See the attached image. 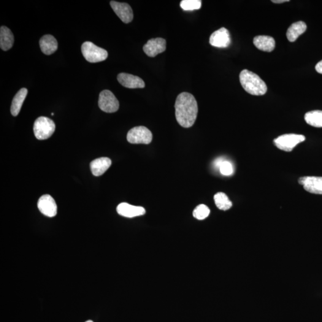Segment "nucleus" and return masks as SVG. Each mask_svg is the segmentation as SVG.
Listing matches in <instances>:
<instances>
[{"label": "nucleus", "instance_id": "1", "mask_svg": "<svg viewBox=\"0 0 322 322\" xmlns=\"http://www.w3.org/2000/svg\"><path fill=\"white\" fill-rule=\"evenodd\" d=\"M175 117L178 123L184 128H190L196 120L198 107L192 94L183 92L177 97L175 104Z\"/></svg>", "mask_w": 322, "mask_h": 322}, {"label": "nucleus", "instance_id": "2", "mask_svg": "<svg viewBox=\"0 0 322 322\" xmlns=\"http://www.w3.org/2000/svg\"><path fill=\"white\" fill-rule=\"evenodd\" d=\"M240 84L248 93L254 96H262L266 93L267 86L258 75L244 69L239 75Z\"/></svg>", "mask_w": 322, "mask_h": 322}, {"label": "nucleus", "instance_id": "3", "mask_svg": "<svg viewBox=\"0 0 322 322\" xmlns=\"http://www.w3.org/2000/svg\"><path fill=\"white\" fill-rule=\"evenodd\" d=\"M55 129L56 126L53 121L45 116H40L35 121L34 132L37 139H48L52 136Z\"/></svg>", "mask_w": 322, "mask_h": 322}, {"label": "nucleus", "instance_id": "4", "mask_svg": "<svg viewBox=\"0 0 322 322\" xmlns=\"http://www.w3.org/2000/svg\"><path fill=\"white\" fill-rule=\"evenodd\" d=\"M81 51L86 61L91 63L104 61L108 57V53L106 50L90 42L83 43L81 46Z\"/></svg>", "mask_w": 322, "mask_h": 322}, {"label": "nucleus", "instance_id": "5", "mask_svg": "<svg viewBox=\"0 0 322 322\" xmlns=\"http://www.w3.org/2000/svg\"><path fill=\"white\" fill-rule=\"evenodd\" d=\"M305 140V137L303 135L286 134L275 139L274 143L280 150L291 151L298 145L304 142Z\"/></svg>", "mask_w": 322, "mask_h": 322}, {"label": "nucleus", "instance_id": "6", "mask_svg": "<svg viewBox=\"0 0 322 322\" xmlns=\"http://www.w3.org/2000/svg\"><path fill=\"white\" fill-rule=\"evenodd\" d=\"M152 134L144 126L135 127L127 134V139L132 144L148 145L152 140Z\"/></svg>", "mask_w": 322, "mask_h": 322}, {"label": "nucleus", "instance_id": "7", "mask_svg": "<svg viewBox=\"0 0 322 322\" xmlns=\"http://www.w3.org/2000/svg\"><path fill=\"white\" fill-rule=\"evenodd\" d=\"M98 104L100 109L107 113H114L120 107V104L114 94L107 90L102 91L100 93Z\"/></svg>", "mask_w": 322, "mask_h": 322}, {"label": "nucleus", "instance_id": "8", "mask_svg": "<svg viewBox=\"0 0 322 322\" xmlns=\"http://www.w3.org/2000/svg\"><path fill=\"white\" fill-rule=\"evenodd\" d=\"M38 208L40 212L48 217H53L57 215L58 207L55 199L49 194L43 195L38 201Z\"/></svg>", "mask_w": 322, "mask_h": 322}, {"label": "nucleus", "instance_id": "9", "mask_svg": "<svg viewBox=\"0 0 322 322\" xmlns=\"http://www.w3.org/2000/svg\"><path fill=\"white\" fill-rule=\"evenodd\" d=\"M110 4L116 15L124 23H130L133 20V12L129 4L115 1H111Z\"/></svg>", "mask_w": 322, "mask_h": 322}, {"label": "nucleus", "instance_id": "10", "mask_svg": "<svg viewBox=\"0 0 322 322\" xmlns=\"http://www.w3.org/2000/svg\"><path fill=\"white\" fill-rule=\"evenodd\" d=\"M210 44L218 48L228 47L231 43V36L228 30L221 28L213 32L210 38Z\"/></svg>", "mask_w": 322, "mask_h": 322}, {"label": "nucleus", "instance_id": "11", "mask_svg": "<svg viewBox=\"0 0 322 322\" xmlns=\"http://www.w3.org/2000/svg\"><path fill=\"white\" fill-rule=\"evenodd\" d=\"M166 50V41L162 38H156L148 41L143 46V51L146 55L154 58L158 54L163 53Z\"/></svg>", "mask_w": 322, "mask_h": 322}, {"label": "nucleus", "instance_id": "12", "mask_svg": "<svg viewBox=\"0 0 322 322\" xmlns=\"http://www.w3.org/2000/svg\"><path fill=\"white\" fill-rule=\"evenodd\" d=\"M299 183L309 193L322 194V177H302L299 178Z\"/></svg>", "mask_w": 322, "mask_h": 322}, {"label": "nucleus", "instance_id": "13", "mask_svg": "<svg viewBox=\"0 0 322 322\" xmlns=\"http://www.w3.org/2000/svg\"><path fill=\"white\" fill-rule=\"evenodd\" d=\"M118 82L128 88H143L145 83L141 78L127 73H121L117 77Z\"/></svg>", "mask_w": 322, "mask_h": 322}, {"label": "nucleus", "instance_id": "14", "mask_svg": "<svg viewBox=\"0 0 322 322\" xmlns=\"http://www.w3.org/2000/svg\"><path fill=\"white\" fill-rule=\"evenodd\" d=\"M118 215L127 218H133L145 215L146 210L142 207L134 206L128 203H121L116 208Z\"/></svg>", "mask_w": 322, "mask_h": 322}, {"label": "nucleus", "instance_id": "15", "mask_svg": "<svg viewBox=\"0 0 322 322\" xmlns=\"http://www.w3.org/2000/svg\"><path fill=\"white\" fill-rule=\"evenodd\" d=\"M112 164V161L107 157L94 159L90 163V169L94 176H101L107 171Z\"/></svg>", "mask_w": 322, "mask_h": 322}, {"label": "nucleus", "instance_id": "16", "mask_svg": "<svg viewBox=\"0 0 322 322\" xmlns=\"http://www.w3.org/2000/svg\"><path fill=\"white\" fill-rule=\"evenodd\" d=\"M40 46L42 52L46 55H50L58 50V43L51 35H45L40 40Z\"/></svg>", "mask_w": 322, "mask_h": 322}, {"label": "nucleus", "instance_id": "17", "mask_svg": "<svg viewBox=\"0 0 322 322\" xmlns=\"http://www.w3.org/2000/svg\"><path fill=\"white\" fill-rule=\"evenodd\" d=\"M253 43L258 49L266 52H272L276 45L275 39L267 36H257L254 38Z\"/></svg>", "mask_w": 322, "mask_h": 322}, {"label": "nucleus", "instance_id": "18", "mask_svg": "<svg viewBox=\"0 0 322 322\" xmlns=\"http://www.w3.org/2000/svg\"><path fill=\"white\" fill-rule=\"evenodd\" d=\"M14 36L9 28L2 26L0 28V47L2 50L7 51L13 47Z\"/></svg>", "mask_w": 322, "mask_h": 322}, {"label": "nucleus", "instance_id": "19", "mask_svg": "<svg viewBox=\"0 0 322 322\" xmlns=\"http://www.w3.org/2000/svg\"><path fill=\"white\" fill-rule=\"evenodd\" d=\"M307 29V25L304 21H299L294 23L289 26L286 32L287 39L290 42H294L301 35L304 34Z\"/></svg>", "mask_w": 322, "mask_h": 322}, {"label": "nucleus", "instance_id": "20", "mask_svg": "<svg viewBox=\"0 0 322 322\" xmlns=\"http://www.w3.org/2000/svg\"><path fill=\"white\" fill-rule=\"evenodd\" d=\"M27 94H28V90L25 88H21L16 93L13 99L12 106H11V113L13 116H16L20 113Z\"/></svg>", "mask_w": 322, "mask_h": 322}, {"label": "nucleus", "instance_id": "21", "mask_svg": "<svg viewBox=\"0 0 322 322\" xmlns=\"http://www.w3.org/2000/svg\"><path fill=\"white\" fill-rule=\"evenodd\" d=\"M305 122L311 126L321 128L322 127V110H313L305 113Z\"/></svg>", "mask_w": 322, "mask_h": 322}, {"label": "nucleus", "instance_id": "22", "mask_svg": "<svg viewBox=\"0 0 322 322\" xmlns=\"http://www.w3.org/2000/svg\"><path fill=\"white\" fill-rule=\"evenodd\" d=\"M216 207L219 210L227 211L232 207V202L230 201L228 196L223 192L216 193L214 197Z\"/></svg>", "mask_w": 322, "mask_h": 322}, {"label": "nucleus", "instance_id": "23", "mask_svg": "<svg viewBox=\"0 0 322 322\" xmlns=\"http://www.w3.org/2000/svg\"><path fill=\"white\" fill-rule=\"evenodd\" d=\"M210 214V210L207 205L201 204L196 207L193 210V216L199 220H203L208 217Z\"/></svg>", "mask_w": 322, "mask_h": 322}, {"label": "nucleus", "instance_id": "24", "mask_svg": "<svg viewBox=\"0 0 322 322\" xmlns=\"http://www.w3.org/2000/svg\"><path fill=\"white\" fill-rule=\"evenodd\" d=\"M202 1L200 0H183L180 2L181 9L186 11H192L201 9Z\"/></svg>", "mask_w": 322, "mask_h": 322}, {"label": "nucleus", "instance_id": "25", "mask_svg": "<svg viewBox=\"0 0 322 322\" xmlns=\"http://www.w3.org/2000/svg\"><path fill=\"white\" fill-rule=\"evenodd\" d=\"M221 174L225 176H229L233 174L234 172V167L231 162L227 161H223L221 162L218 167Z\"/></svg>", "mask_w": 322, "mask_h": 322}, {"label": "nucleus", "instance_id": "26", "mask_svg": "<svg viewBox=\"0 0 322 322\" xmlns=\"http://www.w3.org/2000/svg\"><path fill=\"white\" fill-rule=\"evenodd\" d=\"M315 68L316 71L319 73V74H322V61L319 62V63L316 64Z\"/></svg>", "mask_w": 322, "mask_h": 322}, {"label": "nucleus", "instance_id": "27", "mask_svg": "<svg viewBox=\"0 0 322 322\" xmlns=\"http://www.w3.org/2000/svg\"><path fill=\"white\" fill-rule=\"evenodd\" d=\"M289 0H273L272 2L274 3H283V2H289Z\"/></svg>", "mask_w": 322, "mask_h": 322}, {"label": "nucleus", "instance_id": "28", "mask_svg": "<svg viewBox=\"0 0 322 322\" xmlns=\"http://www.w3.org/2000/svg\"><path fill=\"white\" fill-rule=\"evenodd\" d=\"M86 322H93V321H86Z\"/></svg>", "mask_w": 322, "mask_h": 322}]
</instances>
